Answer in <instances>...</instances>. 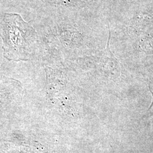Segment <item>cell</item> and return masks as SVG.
Here are the masks:
<instances>
[{"label":"cell","instance_id":"cell-1","mask_svg":"<svg viewBox=\"0 0 153 153\" xmlns=\"http://www.w3.org/2000/svg\"><path fill=\"white\" fill-rule=\"evenodd\" d=\"M0 36L5 57L14 61L29 60L38 38L34 28L16 13L4 14L0 22Z\"/></svg>","mask_w":153,"mask_h":153}]
</instances>
